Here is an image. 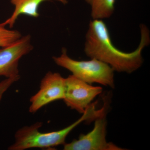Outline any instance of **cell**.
Segmentation results:
<instances>
[{
    "label": "cell",
    "mask_w": 150,
    "mask_h": 150,
    "mask_svg": "<svg viewBox=\"0 0 150 150\" xmlns=\"http://www.w3.org/2000/svg\"><path fill=\"white\" fill-rule=\"evenodd\" d=\"M102 92L101 87L92 86L74 75H70L65 79L63 100L68 107L83 114L95 98Z\"/></svg>",
    "instance_id": "277c9868"
},
{
    "label": "cell",
    "mask_w": 150,
    "mask_h": 150,
    "mask_svg": "<svg viewBox=\"0 0 150 150\" xmlns=\"http://www.w3.org/2000/svg\"><path fill=\"white\" fill-rule=\"evenodd\" d=\"M92 112L86 110L77 121L59 131L42 133L39 129L43 123L37 122L30 126L19 129L15 134V142L8 148L9 150H24L32 148L49 149L64 145L66 138L73 129L83 121H90Z\"/></svg>",
    "instance_id": "7a4b0ae2"
},
{
    "label": "cell",
    "mask_w": 150,
    "mask_h": 150,
    "mask_svg": "<svg viewBox=\"0 0 150 150\" xmlns=\"http://www.w3.org/2000/svg\"><path fill=\"white\" fill-rule=\"evenodd\" d=\"M105 111L95 120L93 130L86 134H81L78 139L64 145L65 150H122L106 139L107 122Z\"/></svg>",
    "instance_id": "5b68a950"
},
{
    "label": "cell",
    "mask_w": 150,
    "mask_h": 150,
    "mask_svg": "<svg viewBox=\"0 0 150 150\" xmlns=\"http://www.w3.org/2000/svg\"><path fill=\"white\" fill-rule=\"evenodd\" d=\"M141 40L137 49L131 52L119 50L112 43L107 25L101 19L90 22L86 33L84 51L91 59H95L109 65L114 71L131 74L142 67V51L150 43L149 28L140 25Z\"/></svg>",
    "instance_id": "6da1fadb"
},
{
    "label": "cell",
    "mask_w": 150,
    "mask_h": 150,
    "mask_svg": "<svg viewBox=\"0 0 150 150\" xmlns=\"http://www.w3.org/2000/svg\"><path fill=\"white\" fill-rule=\"evenodd\" d=\"M54 62L59 67L72 73L78 79L91 84L99 83L114 88V70L104 62L95 59L88 61H77L67 55L66 48H63L60 56H54Z\"/></svg>",
    "instance_id": "3957f363"
},
{
    "label": "cell",
    "mask_w": 150,
    "mask_h": 150,
    "mask_svg": "<svg viewBox=\"0 0 150 150\" xmlns=\"http://www.w3.org/2000/svg\"><path fill=\"white\" fill-rule=\"evenodd\" d=\"M20 79V76L15 77L6 78L0 82V102L3 95L13 84L18 81Z\"/></svg>",
    "instance_id": "8fae6325"
},
{
    "label": "cell",
    "mask_w": 150,
    "mask_h": 150,
    "mask_svg": "<svg viewBox=\"0 0 150 150\" xmlns=\"http://www.w3.org/2000/svg\"><path fill=\"white\" fill-rule=\"evenodd\" d=\"M90 6L92 19L108 18L115 10L116 0H85Z\"/></svg>",
    "instance_id": "9c48e42d"
},
{
    "label": "cell",
    "mask_w": 150,
    "mask_h": 150,
    "mask_svg": "<svg viewBox=\"0 0 150 150\" xmlns=\"http://www.w3.org/2000/svg\"><path fill=\"white\" fill-rule=\"evenodd\" d=\"M33 46L30 35L22 36L11 45L0 49V76L6 78L20 76L18 65L20 60L29 54Z\"/></svg>",
    "instance_id": "52a82bcc"
},
{
    "label": "cell",
    "mask_w": 150,
    "mask_h": 150,
    "mask_svg": "<svg viewBox=\"0 0 150 150\" xmlns=\"http://www.w3.org/2000/svg\"><path fill=\"white\" fill-rule=\"evenodd\" d=\"M64 93L65 78L59 73L48 72L41 80L39 90L30 98L29 112L35 113L46 105L64 99Z\"/></svg>",
    "instance_id": "8992f818"
},
{
    "label": "cell",
    "mask_w": 150,
    "mask_h": 150,
    "mask_svg": "<svg viewBox=\"0 0 150 150\" xmlns=\"http://www.w3.org/2000/svg\"><path fill=\"white\" fill-rule=\"evenodd\" d=\"M54 0H10L11 3L14 6V10L10 17L3 23L5 26L8 25L12 28L17 20L21 15H25L35 18L40 16L38 12L39 6L43 2ZM67 4V0H55Z\"/></svg>",
    "instance_id": "ba28073f"
},
{
    "label": "cell",
    "mask_w": 150,
    "mask_h": 150,
    "mask_svg": "<svg viewBox=\"0 0 150 150\" xmlns=\"http://www.w3.org/2000/svg\"><path fill=\"white\" fill-rule=\"evenodd\" d=\"M3 23H0V47L11 45L22 37L21 33L17 30L7 29Z\"/></svg>",
    "instance_id": "30bf717a"
}]
</instances>
